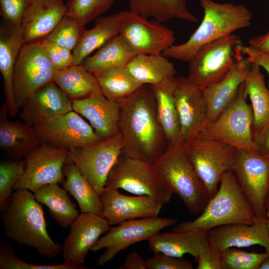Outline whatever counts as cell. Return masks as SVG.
Wrapping results in <instances>:
<instances>
[{
  "label": "cell",
  "instance_id": "7c38bea8",
  "mask_svg": "<svg viewBox=\"0 0 269 269\" xmlns=\"http://www.w3.org/2000/svg\"><path fill=\"white\" fill-rule=\"evenodd\" d=\"M176 222L175 219L158 216L125 221L116 227H111L106 234L98 240L91 251L96 252L106 249L97 261L98 265L103 266L122 250L137 242L149 240L161 230Z\"/></svg>",
  "mask_w": 269,
  "mask_h": 269
},
{
  "label": "cell",
  "instance_id": "836d02e7",
  "mask_svg": "<svg viewBox=\"0 0 269 269\" xmlns=\"http://www.w3.org/2000/svg\"><path fill=\"white\" fill-rule=\"evenodd\" d=\"M36 200L46 206L52 217L63 228L70 227L79 215L76 205L70 199L67 191L58 183L43 185L34 192Z\"/></svg>",
  "mask_w": 269,
  "mask_h": 269
},
{
  "label": "cell",
  "instance_id": "3957f363",
  "mask_svg": "<svg viewBox=\"0 0 269 269\" xmlns=\"http://www.w3.org/2000/svg\"><path fill=\"white\" fill-rule=\"evenodd\" d=\"M204 16L199 26L184 43L173 45L162 54L189 62L203 45L249 27L252 13L243 4L220 3L213 0H200Z\"/></svg>",
  "mask_w": 269,
  "mask_h": 269
},
{
  "label": "cell",
  "instance_id": "e575fe53",
  "mask_svg": "<svg viewBox=\"0 0 269 269\" xmlns=\"http://www.w3.org/2000/svg\"><path fill=\"white\" fill-rule=\"evenodd\" d=\"M54 82L72 101L83 99L101 91L96 76L82 65H72L56 71Z\"/></svg>",
  "mask_w": 269,
  "mask_h": 269
},
{
  "label": "cell",
  "instance_id": "4316f807",
  "mask_svg": "<svg viewBox=\"0 0 269 269\" xmlns=\"http://www.w3.org/2000/svg\"><path fill=\"white\" fill-rule=\"evenodd\" d=\"M208 243V231L192 230L183 232H159L148 240V247L153 253L162 252L176 257L188 254L196 260Z\"/></svg>",
  "mask_w": 269,
  "mask_h": 269
},
{
  "label": "cell",
  "instance_id": "8d00e7d4",
  "mask_svg": "<svg viewBox=\"0 0 269 269\" xmlns=\"http://www.w3.org/2000/svg\"><path fill=\"white\" fill-rule=\"evenodd\" d=\"M94 75L102 93L113 101H118L130 95L143 85L134 78L126 66L109 68Z\"/></svg>",
  "mask_w": 269,
  "mask_h": 269
},
{
  "label": "cell",
  "instance_id": "f6af8a7d",
  "mask_svg": "<svg viewBox=\"0 0 269 269\" xmlns=\"http://www.w3.org/2000/svg\"><path fill=\"white\" fill-rule=\"evenodd\" d=\"M41 42L57 71L73 65V53L70 50L55 43Z\"/></svg>",
  "mask_w": 269,
  "mask_h": 269
},
{
  "label": "cell",
  "instance_id": "ee69618b",
  "mask_svg": "<svg viewBox=\"0 0 269 269\" xmlns=\"http://www.w3.org/2000/svg\"><path fill=\"white\" fill-rule=\"evenodd\" d=\"M28 0H0V14L3 22L21 25Z\"/></svg>",
  "mask_w": 269,
  "mask_h": 269
},
{
  "label": "cell",
  "instance_id": "db71d44e",
  "mask_svg": "<svg viewBox=\"0 0 269 269\" xmlns=\"http://www.w3.org/2000/svg\"><path fill=\"white\" fill-rule=\"evenodd\" d=\"M267 225L269 234V219H267Z\"/></svg>",
  "mask_w": 269,
  "mask_h": 269
},
{
  "label": "cell",
  "instance_id": "7dc6e473",
  "mask_svg": "<svg viewBox=\"0 0 269 269\" xmlns=\"http://www.w3.org/2000/svg\"><path fill=\"white\" fill-rule=\"evenodd\" d=\"M241 50L251 63L263 67L267 72L269 77V51L263 52L250 45L243 44L241 46Z\"/></svg>",
  "mask_w": 269,
  "mask_h": 269
},
{
  "label": "cell",
  "instance_id": "e0dca14e",
  "mask_svg": "<svg viewBox=\"0 0 269 269\" xmlns=\"http://www.w3.org/2000/svg\"><path fill=\"white\" fill-rule=\"evenodd\" d=\"M102 216L93 213H82L70 226L69 234L62 245V256L65 263L82 265L89 250L99 237L111 228Z\"/></svg>",
  "mask_w": 269,
  "mask_h": 269
},
{
  "label": "cell",
  "instance_id": "484cf974",
  "mask_svg": "<svg viewBox=\"0 0 269 269\" xmlns=\"http://www.w3.org/2000/svg\"><path fill=\"white\" fill-rule=\"evenodd\" d=\"M7 115L5 102L0 111V147L12 157H25L42 144L39 134L33 126L9 121Z\"/></svg>",
  "mask_w": 269,
  "mask_h": 269
},
{
  "label": "cell",
  "instance_id": "f907efd6",
  "mask_svg": "<svg viewBox=\"0 0 269 269\" xmlns=\"http://www.w3.org/2000/svg\"><path fill=\"white\" fill-rule=\"evenodd\" d=\"M250 46L263 52L269 51V30L265 34L254 36L249 40Z\"/></svg>",
  "mask_w": 269,
  "mask_h": 269
},
{
  "label": "cell",
  "instance_id": "7402d4cb",
  "mask_svg": "<svg viewBox=\"0 0 269 269\" xmlns=\"http://www.w3.org/2000/svg\"><path fill=\"white\" fill-rule=\"evenodd\" d=\"M73 111L85 117L96 134L106 139L120 134L119 102L107 98L97 92L81 100L72 101Z\"/></svg>",
  "mask_w": 269,
  "mask_h": 269
},
{
  "label": "cell",
  "instance_id": "f1b7e54d",
  "mask_svg": "<svg viewBox=\"0 0 269 269\" xmlns=\"http://www.w3.org/2000/svg\"><path fill=\"white\" fill-rule=\"evenodd\" d=\"M138 53L119 34L100 48L81 63L88 71L95 75L104 70L126 66Z\"/></svg>",
  "mask_w": 269,
  "mask_h": 269
},
{
  "label": "cell",
  "instance_id": "2e32d148",
  "mask_svg": "<svg viewBox=\"0 0 269 269\" xmlns=\"http://www.w3.org/2000/svg\"><path fill=\"white\" fill-rule=\"evenodd\" d=\"M33 127L42 143L68 150L102 139L74 111L49 118Z\"/></svg>",
  "mask_w": 269,
  "mask_h": 269
},
{
  "label": "cell",
  "instance_id": "c3c4849f",
  "mask_svg": "<svg viewBox=\"0 0 269 269\" xmlns=\"http://www.w3.org/2000/svg\"><path fill=\"white\" fill-rule=\"evenodd\" d=\"M256 152L269 157V123L258 132L253 133Z\"/></svg>",
  "mask_w": 269,
  "mask_h": 269
},
{
  "label": "cell",
  "instance_id": "b9f144b4",
  "mask_svg": "<svg viewBox=\"0 0 269 269\" xmlns=\"http://www.w3.org/2000/svg\"><path fill=\"white\" fill-rule=\"evenodd\" d=\"M0 269H86L82 265H74L64 263L58 265H35L25 263L19 259L8 243L0 240Z\"/></svg>",
  "mask_w": 269,
  "mask_h": 269
},
{
  "label": "cell",
  "instance_id": "ab89813d",
  "mask_svg": "<svg viewBox=\"0 0 269 269\" xmlns=\"http://www.w3.org/2000/svg\"><path fill=\"white\" fill-rule=\"evenodd\" d=\"M24 160L1 161L0 163V211L2 212L10 201L14 186L22 175Z\"/></svg>",
  "mask_w": 269,
  "mask_h": 269
},
{
  "label": "cell",
  "instance_id": "7bdbcfd3",
  "mask_svg": "<svg viewBox=\"0 0 269 269\" xmlns=\"http://www.w3.org/2000/svg\"><path fill=\"white\" fill-rule=\"evenodd\" d=\"M154 255L146 260L148 269H193L192 264L182 257L169 256L162 252Z\"/></svg>",
  "mask_w": 269,
  "mask_h": 269
},
{
  "label": "cell",
  "instance_id": "277c9868",
  "mask_svg": "<svg viewBox=\"0 0 269 269\" xmlns=\"http://www.w3.org/2000/svg\"><path fill=\"white\" fill-rule=\"evenodd\" d=\"M217 192L210 198L200 216L193 221L176 224L173 232L192 230L209 231L232 223L251 224L258 218L250 201L243 193L231 170L221 176Z\"/></svg>",
  "mask_w": 269,
  "mask_h": 269
},
{
  "label": "cell",
  "instance_id": "bcb514c9",
  "mask_svg": "<svg viewBox=\"0 0 269 269\" xmlns=\"http://www.w3.org/2000/svg\"><path fill=\"white\" fill-rule=\"evenodd\" d=\"M197 269H223L222 253L209 243L201 252L197 259Z\"/></svg>",
  "mask_w": 269,
  "mask_h": 269
},
{
  "label": "cell",
  "instance_id": "8992f818",
  "mask_svg": "<svg viewBox=\"0 0 269 269\" xmlns=\"http://www.w3.org/2000/svg\"><path fill=\"white\" fill-rule=\"evenodd\" d=\"M183 144L197 176L212 197L222 175L232 168L236 149L200 130Z\"/></svg>",
  "mask_w": 269,
  "mask_h": 269
},
{
  "label": "cell",
  "instance_id": "603a6c76",
  "mask_svg": "<svg viewBox=\"0 0 269 269\" xmlns=\"http://www.w3.org/2000/svg\"><path fill=\"white\" fill-rule=\"evenodd\" d=\"M65 0H28L21 27L24 43L40 42L65 15Z\"/></svg>",
  "mask_w": 269,
  "mask_h": 269
},
{
  "label": "cell",
  "instance_id": "d590c367",
  "mask_svg": "<svg viewBox=\"0 0 269 269\" xmlns=\"http://www.w3.org/2000/svg\"><path fill=\"white\" fill-rule=\"evenodd\" d=\"M244 91L249 97L254 116L253 133L269 123V90L267 88L260 67L254 63L244 82Z\"/></svg>",
  "mask_w": 269,
  "mask_h": 269
},
{
  "label": "cell",
  "instance_id": "4fadbf2b",
  "mask_svg": "<svg viewBox=\"0 0 269 269\" xmlns=\"http://www.w3.org/2000/svg\"><path fill=\"white\" fill-rule=\"evenodd\" d=\"M119 34L138 53L159 54L174 45V32L130 10L118 13Z\"/></svg>",
  "mask_w": 269,
  "mask_h": 269
},
{
  "label": "cell",
  "instance_id": "cb8c5ba5",
  "mask_svg": "<svg viewBox=\"0 0 269 269\" xmlns=\"http://www.w3.org/2000/svg\"><path fill=\"white\" fill-rule=\"evenodd\" d=\"M20 116L31 126L49 118L73 111L72 101L54 82L34 93L22 105Z\"/></svg>",
  "mask_w": 269,
  "mask_h": 269
},
{
  "label": "cell",
  "instance_id": "f5cc1de1",
  "mask_svg": "<svg viewBox=\"0 0 269 269\" xmlns=\"http://www.w3.org/2000/svg\"><path fill=\"white\" fill-rule=\"evenodd\" d=\"M259 269H269V254L262 262Z\"/></svg>",
  "mask_w": 269,
  "mask_h": 269
},
{
  "label": "cell",
  "instance_id": "f35d334b",
  "mask_svg": "<svg viewBox=\"0 0 269 269\" xmlns=\"http://www.w3.org/2000/svg\"><path fill=\"white\" fill-rule=\"evenodd\" d=\"M116 0H69L66 3V15L72 16L85 25L101 16Z\"/></svg>",
  "mask_w": 269,
  "mask_h": 269
},
{
  "label": "cell",
  "instance_id": "ac0fdd59",
  "mask_svg": "<svg viewBox=\"0 0 269 269\" xmlns=\"http://www.w3.org/2000/svg\"><path fill=\"white\" fill-rule=\"evenodd\" d=\"M174 97L180 125L182 140L185 142L202 127L206 118L207 105L203 90L188 77L175 78Z\"/></svg>",
  "mask_w": 269,
  "mask_h": 269
},
{
  "label": "cell",
  "instance_id": "74e56055",
  "mask_svg": "<svg viewBox=\"0 0 269 269\" xmlns=\"http://www.w3.org/2000/svg\"><path fill=\"white\" fill-rule=\"evenodd\" d=\"M85 31V25L75 18L65 15L40 42L55 43L71 51L76 47Z\"/></svg>",
  "mask_w": 269,
  "mask_h": 269
},
{
  "label": "cell",
  "instance_id": "11a10c76",
  "mask_svg": "<svg viewBox=\"0 0 269 269\" xmlns=\"http://www.w3.org/2000/svg\"><path fill=\"white\" fill-rule=\"evenodd\" d=\"M68 0V1L69 0Z\"/></svg>",
  "mask_w": 269,
  "mask_h": 269
},
{
  "label": "cell",
  "instance_id": "9c48e42d",
  "mask_svg": "<svg viewBox=\"0 0 269 269\" xmlns=\"http://www.w3.org/2000/svg\"><path fill=\"white\" fill-rule=\"evenodd\" d=\"M247 98L243 83L231 105L214 121L204 124L199 130L236 149L256 152L253 140V113Z\"/></svg>",
  "mask_w": 269,
  "mask_h": 269
},
{
  "label": "cell",
  "instance_id": "d6986e66",
  "mask_svg": "<svg viewBox=\"0 0 269 269\" xmlns=\"http://www.w3.org/2000/svg\"><path fill=\"white\" fill-rule=\"evenodd\" d=\"M241 45L237 47L234 63L228 73L218 82L202 89L207 105L203 125L214 121L231 105L250 70L251 63L243 57Z\"/></svg>",
  "mask_w": 269,
  "mask_h": 269
},
{
  "label": "cell",
  "instance_id": "8fae6325",
  "mask_svg": "<svg viewBox=\"0 0 269 269\" xmlns=\"http://www.w3.org/2000/svg\"><path fill=\"white\" fill-rule=\"evenodd\" d=\"M122 134L68 150L67 160L73 162L100 195L109 173L122 153Z\"/></svg>",
  "mask_w": 269,
  "mask_h": 269
},
{
  "label": "cell",
  "instance_id": "7a4b0ae2",
  "mask_svg": "<svg viewBox=\"0 0 269 269\" xmlns=\"http://www.w3.org/2000/svg\"><path fill=\"white\" fill-rule=\"evenodd\" d=\"M3 233L12 241L35 249L41 256L52 259L62 252V245L50 237L41 204L27 189L14 190L1 212Z\"/></svg>",
  "mask_w": 269,
  "mask_h": 269
},
{
  "label": "cell",
  "instance_id": "ba28073f",
  "mask_svg": "<svg viewBox=\"0 0 269 269\" xmlns=\"http://www.w3.org/2000/svg\"><path fill=\"white\" fill-rule=\"evenodd\" d=\"M56 70L41 42L23 43L13 71V93L16 106L20 108L34 93L54 82Z\"/></svg>",
  "mask_w": 269,
  "mask_h": 269
},
{
  "label": "cell",
  "instance_id": "6da1fadb",
  "mask_svg": "<svg viewBox=\"0 0 269 269\" xmlns=\"http://www.w3.org/2000/svg\"><path fill=\"white\" fill-rule=\"evenodd\" d=\"M118 102L119 127L124 141L122 154L153 164L166 150L167 144L150 85H142Z\"/></svg>",
  "mask_w": 269,
  "mask_h": 269
},
{
  "label": "cell",
  "instance_id": "60d3db41",
  "mask_svg": "<svg viewBox=\"0 0 269 269\" xmlns=\"http://www.w3.org/2000/svg\"><path fill=\"white\" fill-rule=\"evenodd\" d=\"M269 254L229 248L222 253L223 269H259Z\"/></svg>",
  "mask_w": 269,
  "mask_h": 269
},
{
  "label": "cell",
  "instance_id": "83f0119b",
  "mask_svg": "<svg viewBox=\"0 0 269 269\" xmlns=\"http://www.w3.org/2000/svg\"><path fill=\"white\" fill-rule=\"evenodd\" d=\"M175 78H168L157 84L150 85L155 98L157 119L164 134L167 147L182 142L174 97Z\"/></svg>",
  "mask_w": 269,
  "mask_h": 269
},
{
  "label": "cell",
  "instance_id": "30bf717a",
  "mask_svg": "<svg viewBox=\"0 0 269 269\" xmlns=\"http://www.w3.org/2000/svg\"><path fill=\"white\" fill-rule=\"evenodd\" d=\"M240 44L232 33L203 45L188 62V77L201 89L218 82L231 68Z\"/></svg>",
  "mask_w": 269,
  "mask_h": 269
},
{
  "label": "cell",
  "instance_id": "816d5d0a",
  "mask_svg": "<svg viewBox=\"0 0 269 269\" xmlns=\"http://www.w3.org/2000/svg\"><path fill=\"white\" fill-rule=\"evenodd\" d=\"M266 213L267 219H269V183L266 196Z\"/></svg>",
  "mask_w": 269,
  "mask_h": 269
},
{
  "label": "cell",
  "instance_id": "681fc988",
  "mask_svg": "<svg viewBox=\"0 0 269 269\" xmlns=\"http://www.w3.org/2000/svg\"><path fill=\"white\" fill-rule=\"evenodd\" d=\"M119 269H147L146 260L142 258L138 253L131 252L126 257Z\"/></svg>",
  "mask_w": 269,
  "mask_h": 269
},
{
  "label": "cell",
  "instance_id": "1f68e13d",
  "mask_svg": "<svg viewBox=\"0 0 269 269\" xmlns=\"http://www.w3.org/2000/svg\"><path fill=\"white\" fill-rule=\"evenodd\" d=\"M66 179L63 188L75 199L82 213H93L103 216L101 196L95 190L75 164L66 160L63 166Z\"/></svg>",
  "mask_w": 269,
  "mask_h": 269
},
{
  "label": "cell",
  "instance_id": "9a60e30c",
  "mask_svg": "<svg viewBox=\"0 0 269 269\" xmlns=\"http://www.w3.org/2000/svg\"><path fill=\"white\" fill-rule=\"evenodd\" d=\"M68 150L42 143L25 157V169L14 186V191L27 189L33 193L41 186L62 183L63 166Z\"/></svg>",
  "mask_w": 269,
  "mask_h": 269
},
{
  "label": "cell",
  "instance_id": "52a82bcc",
  "mask_svg": "<svg viewBox=\"0 0 269 269\" xmlns=\"http://www.w3.org/2000/svg\"><path fill=\"white\" fill-rule=\"evenodd\" d=\"M105 187L146 195L162 205L170 201L173 194L153 164L122 154L110 170Z\"/></svg>",
  "mask_w": 269,
  "mask_h": 269
},
{
  "label": "cell",
  "instance_id": "4dcf8cb0",
  "mask_svg": "<svg viewBox=\"0 0 269 269\" xmlns=\"http://www.w3.org/2000/svg\"><path fill=\"white\" fill-rule=\"evenodd\" d=\"M119 34L117 13L96 18L94 26L85 30L73 50V65H81L94 51L99 49Z\"/></svg>",
  "mask_w": 269,
  "mask_h": 269
},
{
  "label": "cell",
  "instance_id": "5b68a950",
  "mask_svg": "<svg viewBox=\"0 0 269 269\" xmlns=\"http://www.w3.org/2000/svg\"><path fill=\"white\" fill-rule=\"evenodd\" d=\"M153 164L190 214L196 215L204 210L211 198L189 159L183 141L168 146Z\"/></svg>",
  "mask_w": 269,
  "mask_h": 269
},
{
  "label": "cell",
  "instance_id": "f546056e",
  "mask_svg": "<svg viewBox=\"0 0 269 269\" xmlns=\"http://www.w3.org/2000/svg\"><path fill=\"white\" fill-rule=\"evenodd\" d=\"M130 10L159 23L172 19L196 22L197 17L189 10L186 0H128Z\"/></svg>",
  "mask_w": 269,
  "mask_h": 269
},
{
  "label": "cell",
  "instance_id": "44dd1931",
  "mask_svg": "<svg viewBox=\"0 0 269 269\" xmlns=\"http://www.w3.org/2000/svg\"><path fill=\"white\" fill-rule=\"evenodd\" d=\"M209 244L220 253L229 248L249 247L258 245L269 253V234L267 219L257 218L251 224L232 223L208 231Z\"/></svg>",
  "mask_w": 269,
  "mask_h": 269
},
{
  "label": "cell",
  "instance_id": "5bb4252c",
  "mask_svg": "<svg viewBox=\"0 0 269 269\" xmlns=\"http://www.w3.org/2000/svg\"><path fill=\"white\" fill-rule=\"evenodd\" d=\"M231 170L257 217L268 219L266 201L269 183V157L256 151L236 149Z\"/></svg>",
  "mask_w": 269,
  "mask_h": 269
},
{
  "label": "cell",
  "instance_id": "d6a6232c",
  "mask_svg": "<svg viewBox=\"0 0 269 269\" xmlns=\"http://www.w3.org/2000/svg\"><path fill=\"white\" fill-rule=\"evenodd\" d=\"M162 54H138L126 66L131 74L142 84L154 85L175 77L172 63Z\"/></svg>",
  "mask_w": 269,
  "mask_h": 269
},
{
  "label": "cell",
  "instance_id": "d4e9b609",
  "mask_svg": "<svg viewBox=\"0 0 269 269\" xmlns=\"http://www.w3.org/2000/svg\"><path fill=\"white\" fill-rule=\"evenodd\" d=\"M24 43L21 25H11L4 22L0 28V71L3 80L5 103L8 115L14 117L18 111L13 93L12 76L14 66Z\"/></svg>",
  "mask_w": 269,
  "mask_h": 269
},
{
  "label": "cell",
  "instance_id": "ffe728a7",
  "mask_svg": "<svg viewBox=\"0 0 269 269\" xmlns=\"http://www.w3.org/2000/svg\"><path fill=\"white\" fill-rule=\"evenodd\" d=\"M103 216L110 225L125 221L157 216L162 204L146 195L127 196L105 187L100 195Z\"/></svg>",
  "mask_w": 269,
  "mask_h": 269
}]
</instances>
